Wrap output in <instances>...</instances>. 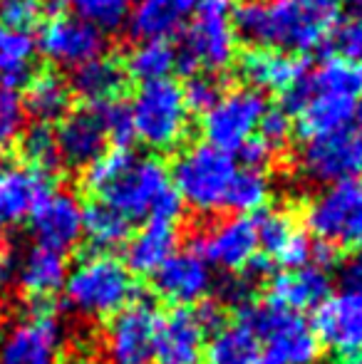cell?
<instances>
[{
  "label": "cell",
  "instance_id": "cell-10",
  "mask_svg": "<svg viewBox=\"0 0 362 364\" xmlns=\"http://www.w3.org/2000/svg\"><path fill=\"white\" fill-rule=\"evenodd\" d=\"M63 342V322L53 305L35 302L30 315L0 337V364H58Z\"/></svg>",
  "mask_w": 362,
  "mask_h": 364
},
{
  "label": "cell",
  "instance_id": "cell-7",
  "mask_svg": "<svg viewBox=\"0 0 362 364\" xmlns=\"http://www.w3.org/2000/svg\"><path fill=\"white\" fill-rule=\"evenodd\" d=\"M134 139L154 151H171L188 129V109L181 87L171 80L144 82L129 105Z\"/></svg>",
  "mask_w": 362,
  "mask_h": 364
},
{
  "label": "cell",
  "instance_id": "cell-30",
  "mask_svg": "<svg viewBox=\"0 0 362 364\" xmlns=\"http://www.w3.org/2000/svg\"><path fill=\"white\" fill-rule=\"evenodd\" d=\"M35 45L33 35L28 33H0V85L18 90L33 80L35 70Z\"/></svg>",
  "mask_w": 362,
  "mask_h": 364
},
{
  "label": "cell",
  "instance_id": "cell-51",
  "mask_svg": "<svg viewBox=\"0 0 362 364\" xmlns=\"http://www.w3.org/2000/svg\"><path fill=\"white\" fill-rule=\"evenodd\" d=\"M345 3H348L358 15H362V0H345Z\"/></svg>",
  "mask_w": 362,
  "mask_h": 364
},
{
  "label": "cell",
  "instance_id": "cell-21",
  "mask_svg": "<svg viewBox=\"0 0 362 364\" xmlns=\"http://www.w3.org/2000/svg\"><path fill=\"white\" fill-rule=\"evenodd\" d=\"M55 139H58L60 161L78 168H87L90 164H95L107 146L105 129L92 109H80L65 117L60 122V129L55 132Z\"/></svg>",
  "mask_w": 362,
  "mask_h": 364
},
{
  "label": "cell",
  "instance_id": "cell-1",
  "mask_svg": "<svg viewBox=\"0 0 362 364\" xmlns=\"http://www.w3.org/2000/svg\"><path fill=\"white\" fill-rule=\"evenodd\" d=\"M85 188L124 218L171 220L181 216V198L171 186L164 164L151 156H137L127 149L102 154L85 168Z\"/></svg>",
  "mask_w": 362,
  "mask_h": 364
},
{
  "label": "cell",
  "instance_id": "cell-14",
  "mask_svg": "<svg viewBox=\"0 0 362 364\" xmlns=\"http://www.w3.org/2000/svg\"><path fill=\"white\" fill-rule=\"evenodd\" d=\"M300 168L315 183L358 181L362 173V136L355 132H335V134L313 136L300 151Z\"/></svg>",
  "mask_w": 362,
  "mask_h": 364
},
{
  "label": "cell",
  "instance_id": "cell-49",
  "mask_svg": "<svg viewBox=\"0 0 362 364\" xmlns=\"http://www.w3.org/2000/svg\"><path fill=\"white\" fill-rule=\"evenodd\" d=\"M353 119L362 127V92H360L358 100H355V117H353Z\"/></svg>",
  "mask_w": 362,
  "mask_h": 364
},
{
  "label": "cell",
  "instance_id": "cell-3",
  "mask_svg": "<svg viewBox=\"0 0 362 364\" xmlns=\"http://www.w3.org/2000/svg\"><path fill=\"white\" fill-rule=\"evenodd\" d=\"M63 290L68 305L90 320L115 317L137 300L132 273L110 253H92L80 260L68 273Z\"/></svg>",
  "mask_w": 362,
  "mask_h": 364
},
{
  "label": "cell",
  "instance_id": "cell-9",
  "mask_svg": "<svg viewBox=\"0 0 362 364\" xmlns=\"http://www.w3.org/2000/svg\"><path fill=\"white\" fill-rule=\"evenodd\" d=\"M266 112V95L253 87L223 92L221 100L206 114H201V132L206 136V144L233 156L248 139L256 136L258 124Z\"/></svg>",
  "mask_w": 362,
  "mask_h": 364
},
{
  "label": "cell",
  "instance_id": "cell-29",
  "mask_svg": "<svg viewBox=\"0 0 362 364\" xmlns=\"http://www.w3.org/2000/svg\"><path fill=\"white\" fill-rule=\"evenodd\" d=\"M82 235L97 253H110L119 245L129 243L132 220L102 201H92L82 208Z\"/></svg>",
  "mask_w": 362,
  "mask_h": 364
},
{
  "label": "cell",
  "instance_id": "cell-26",
  "mask_svg": "<svg viewBox=\"0 0 362 364\" xmlns=\"http://www.w3.org/2000/svg\"><path fill=\"white\" fill-rule=\"evenodd\" d=\"M124 85H127L124 68H122L117 60L102 55V58L73 70L70 90H73V95H78L80 100L97 107V105H105V102L119 100Z\"/></svg>",
  "mask_w": 362,
  "mask_h": 364
},
{
  "label": "cell",
  "instance_id": "cell-5",
  "mask_svg": "<svg viewBox=\"0 0 362 364\" xmlns=\"http://www.w3.org/2000/svg\"><path fill=\"white\" fill-rule=\"evenodd\" d=\"M238 173V164L231 154L211 144H193L183 149L171 166V186L181 203L198 213H216L226 208L231 183Z\"/></svg>",
  "mask_w": 362,
  "mask_h": 364
},
{
  "label": "cell",
  "instance_id": "cell-39",
  "mask_svg": "<svg viewBox=\"0 0 362 364\" xmlns=\"http://www.w3.org/2000/svg\"><path fill=\"white\" fill-rule=\"evenodd\" d=\"M181 95L183 102H186V109L188 112H198V114H206L223 95V87L221 80L216 75H201V73H193L188 75L186 85L181 87Z\"/></svg>",
  "mask_w": 362,
  "mask_h": 364
},
{
  "label": "cell",
  "instance_id": "cell-8",
  "mask_svg": "<svg viewBox=\"0 0 362 364\" xmlns=\"http://www.w3.org/2000/svg\"><path fill=\"white\" fill-rule=\"evenodd\" d=\"M305 225L328 245L362 250V181L328 186L305 208Z\"/></svg>",
  "mask_w": 362,
  "mask_h": 364
},
{
  "label": "cell",
  "instance_id": "cell-25",
  "mask_svg": "<svg viewBox=\"0 0 362 364\" xmlns=\"http://www.w3.org/2000/svg\"><path fill=\"white\" fill-rule=\"evenodd\" d=\"M201 0H134L129 13V30L134 38L166 40L181 28L183 18L193 15Z\"/></svg>",
  "mask_w": 362,
  "mask_h": 364
},
{
  "label": "cell",
  "instance_id": "cell-19",
  "mask_svg": "<svg viewBox=\"0 0 362 364\" xmlns=\"http://www.w3.org/2000/svg\"><path fill=\"white\" fill-rule=\"evenodd\" d=\"M53 193L50 173L30 166H8L0 168V220L30 218V213Z\"/></svg>",
  "mask_w": 362,
  "mask_h": 364
},
{
  "label": "cell",
  "instance_id": "cell-28",
  "mask_svg": "<svg viewBox=\"0 0 362 364\" xmlns=\"http://www.w3.org/2000/svg\"><path fill=\"white\" fill-rule=\"evenodd\" d=\"M203 364H263L261 340L246 325H223L203 347Z\"/></svg>",
  "mask_w": 362,
  "mask_h": 364
},
{
  "label": "cell",
  "instance_id": "cell-46",
  "mask_svg": "<svg viewBox=\"0 0 362 364\" xmlns=\"http://www.w3.org/2000/svg\"><path fill=\"white\" fill-rule=\"evenodd\" d=\"M340 283L345 290H362V250L350 253L340 265Z\"/></svg>",
  "mask_w": 362,
  "mask_h": 364
},
{
  "label": "cell",
  "instance_id": "cell-34",
  "mask_svg": "<svg viewBox=\"0 0 362 364\" xmlns=\"http://www.w3.org/2000/svg\"><path fill=\"white\" fill-rule=\"evenodd\" d=\"M75 18L95 25L102 33H115L129 20L134 0H68Z\"/></svg>",
  "mask_w": 362,
  "mask_h": 364
},
{
  "label": "cell",
  "instance_id": "cell-44",
  "mask_svg": "<svg viewBox=\"0 0 362 364\" xmlns=\"http://www.w3.org/2000/svg\"><path fill=\"white\" fill-rule=\"evenodd\" d=\"M236 156L241 159L243 168H261V171H263V166L271 161L273 151L266 144H263L258 136H253V139H248L246 144L238 149Z\"/></svg>",
  "mask_w": 362,
  "mask_h": 364
},
{
  "label": "cell",
  "instance_id": "cell-45",
  "mask_svg": "<svg viewBox=\"0 0 362 364\" xmlns=\"http://www.w3.org/2000/svg\"><path fill=\"white\" fill-rule=\"evenodd\" d=\"M251 292H253V285L248 278H243V275H233V278L223 280L221 283V297L226 302H231V305H248L251 302Z\"/></svg>",
  "mask_w": 362,
  "mask_h": 364
},
{
  "label": "cell",
  "instance_id": "cell-41",
  "mask_svg": "<svg viewBox=\"0 0 362 364\" xmlns=\"http://www.w3.org/2000/svg\"><path fill=\"white\" fill-rule=\"evenodd\" d=\"M293 134V117L283 109V107H268V112L263 114L261 124H258V139L263 141L271 151L285 146Z\"/></svg>",
  "mask_w": 362,
  "mask_h": 364
},
{
  "label": "cell",
  "instance_id": "cell-53",
  "mask_svg": "<svg viewBox=\"0 0 362 364\" xmlns=\"http://www.w3.org/2000/svg\"><path fill=\"white\" fill-rule=\"evenodd\" d=\"M313 364H318V362H313Z\"/></svg>",
  "mask_w": 362,
  "mask_h": 364
},
{
  "label": "cell",
  "instance_id": "cell-52",
  "mask_svg": "<svg viewBox=\"0 0 362 364\" xmlns=\"http://www.w3.org/2000/svg\"><path fill=\"white\" fill-rule=\"evenodd\" d=\"M3 228H5V223L0 220V243H3V235H5V233H3Z\"/></svg>",
  "mask_w": 362,
  "mask_h": 364
},
{
  "label": "cell",
  "instance_id": "cell-42",
  "mask_svg": "<svg viewBox=\"0 0 362 364\" xmlns=\"http://www.w3.org/2000/svg\"><path fill=\"white\" fill-rule=\"evenodd\" d=\"M330 43H333L338 58L350 60L362 68V15H355L353 20L338 25Z\"/></svg>",
  "mask_w": 362,
  "mask_h": 364
},
{
  "label": "cell",
  "instance_id": "cell-31",
  "mask_svg": "<svg viewBox=\"0 0 362 364\" xmlns=\"http://www.w3.org/2000/svg\"><path fill=\"white\" fill-rule=\"evenodd\" d=\"M174 68H176V48H171L166 40H144L127 58V75L139 80L142 85L144 82L169 80Z\"/></svg>",
  "mask_w": 362,
  "mask_h": 364
},
{
  "label": "cell",
  "instance_id": "cell-13",
  "mask_svg": "<svg viewBox=\"0 0 362 364\" xmlns=\"http://www.w3.org/2000/svg\"><path fill=\"white\" fill-rule=\"evenodd\" d=\"M35 45L53 65L75 70L105 55L107 35L75 15H55L43 25Z\"/></svg>",
  "mask_w": 362,
  "mask_h": 364
},
{
  "label": "cell",
  "instance_id": "cell-36",
  "mask_svg": "<svg viewBox=\"0 0 362 364\" xmlns=\"http://www.w3.org/2000/svg\"><path fill=\"white\" fill-rule=\"evenodd\" d=\"M28 122V112L23 105V95L18 90L0 85V154L10 151L20 141Z\"/></svg>",
  "mask_w": 362,
  "mask_h": 364
},
{
  "label": "cell",
  "instance_id": "cell-37",
  "mask_svg": "<svg viewBox=\"0 0 362 364\" xmlns=\"http://www.w3.org/2000/svg\"><path fill=\"white\" fill-rule=\"evenodd\" d=\"M256 230H258V248L266 250L271 258H278L280 250L298 233L293 218L283 211H261L256 216Z\"/></svg>",
  "mask_w": 362,
  "mask_h": 364
},
{
  "label": "cell",
  "instance_id": "cell-22",
  "mask_svg": "<svg viewBox=\"0 0 362 364\" xmlns=\"http://www.w3.org/2000/svg\"><path fill=\"white\" fill-rule=\"evenodd\" d=\"M68 260L43 245H33L23 253L15 265L18 285L33 297V302H50V297L65 288L68 280Z\"/></svg>",
  "mask_w": 362,
  "mask_h": 364
},
{
  "label": "cell",
  "instance_id": "cell-35",
  "mask_svg": "<svg viewBox=\"0 0 362 364\" xmlns=\"http://www.w3.org/2000/svg\"><path fill=\"white\" fill-rule=\"evenodd\" d=\"M20 154L28 161L30 168L50 173L53 168H58L60 164V151H58V139L55 132L48 124H33L30 129L23 132L20 136Z\"/></svg>",
  "mask_w": 362,
  "mask_h": 364
},
{
  "label": "cell",
  "instance_id": "cell-15",
  "mask_svg": "<svg viewBox=\"0 0 362 364\" xmlns=\"http://www.w3.org/2000/svg\"><path fill=\"white\" fill-rule=\"evenodd\" d=\"M315 335L343 357L362 352V290L333 295L315 310Z\"/></svg>",
  "mask_w": 362,
  "mask_h": 364
},
{
  "label": "cell",
  "instance_id": "cell-20",
  "mask_svg": "<svg viewBox=\"0 0 362 364\" xmlns=\"http://www.w3.org/2000/svg\"><path fill=\"white\" fill-rule=\"evenodd\" d=\"M241 77L258 92H288L305 77V63L298 55L280 50H248L238 63Z\"/></svg>",
  "mask_w": 362,
  "mask_h": 364
},
{
  "label": "cell",
  "instance_id": "cell-16",
  "mask_svg": "<svg viewBox=\"0 0 362 364\" xmlns=\"http://www.w3.org/2000/svg\"><path fill=\"white\" fill-rule=\"evenodd\" d=\"M30 230L38 240L35 245L65 255L82 238V206L73 193L53 191L30 213Z\"/></svg>",
  "mask_w": 362,
  "mask_h": 364
},
{
  "label": "cell",
  "instance_id": "cell-27",
  "mask_svg": "<svg viewBox=\"0 0 362 364\" xmlns=\"http://www.w3.org/2000/svg\"><path fill=\"white\" fill-rule=\"evenodd\" d=\"M25 90L23 105L25 112L35 119V124H53L63 122L73 107V90L70 82H65L58 73L33 75Z\"/></svg>",
  "mask_w": 362,
  "mask_h": 364
},
{
  "label": "cell",
  "instance_id": "cell-11",
  "mask_svg": "<svg viewBox=\"0 0 362 364\" xmlns=\"http://www.w3.org/2000/svg\"><path fill=\"white\" fill-rule=\"evenodd\" d=\"M159 320L149 300H134L110 317L105 332L107 364H154Z\"/></svg>",
  "mask_w": 362,
  "mask_h": 364
},
{
  "label": "cell",
  "instance_id": "cell-24",
  "mask_svg": "<svg viewBox=\"0 0 362 364\" xmlns=\"http://www.w3.org/2000/svg\"><path fill=\"white\" fill-rule=\"evenodd\" d=\"M330 297V275L318 265L285 270L271 280V302L285 310H318Z\"/></svg>",
  "mask_w": 362,
  "mask_h": 364
},
{
  "label": "cell",
  "instance_id": "cell-40",
  "mask_svg": "<svg viewBox=\"0 0 362 364\" xmlns=\"http://www.w3.org/2000/svg\"><path fill=\"white\" fill-rule=\"evenodd\" d=\"M43 15L40 0H0V25L8 33H28Z\"/></svg>",
  "mask_w": 362,
  "mask_h": 364
},
{
  "label": "cell",
  "instance_id": "cell-47",
  "mask_svg": "<svg viewBox=\"0 0 362 364\" xmlns=\"http://www.w3.org/2000/svg\"><path fill=\"white\" fill-rule=\"evenodd\" d=\"M198 325L203 327V332H216L223 327V310L218 302H201V305L193 310Z\"/></svg>",
  "mask_w": 362,
  "mask_h": 364
},
{
  "label": "cell",
  "instance_id": "cell-18",
  "mask_svg": "<svg viewBox=\"0 0 362 364\" xmlns=\"http://www.w3.org/2000/svg\"><path fill=\"white\" fill-rule=\"evenodd\" d=\"M203 327L193 310L174 307L159 320L154 345V364H201L203 362Z\"/></svg>",
  "mask_w": 362,
  "mask_h": 364
},
{
  "label": "cell",
  "instance_id": "cell-50",
  "mask_svg": "<svg viewBox=\"0 0 362 364\" xmlns=\"http://www.w3.org/2000/svg\"><path fill=\"white\" fill-rule=\"evenodd\" d=\"M343 364H362V352H358V355L345 357V362H343Z\"/></svg>",
  "mask_w": 362,
  "mask_h": 364
},
{
  "label": "cell",
  "instance_id": "cell-23",
  "mask_svg": "<svg viewBox=\"0 0 362 364\" xmlns=\"http://www.w3.org/2000/svg\"><path fill=\"white\" fill-rule=\"evenodd\" d=\"M179 248V228L171 220L151 218L127 243V270L137 275H154Z\"/></svg>",
  "mask_w": 362,
  "mask_h": 364
},
{
  "label": "cell",
  "instance_id": "cell-38",
  "mask_svg": "<svg viewBox=\"0 0 362 364\" xmlns=\"http://www.w3.org/2000/svg\"><path fill=\"white\" fill-rule=\"evenodd\" d=\"M92 112H95V117L100 119L107 141H115L119 149H124L127 144L134 141V124H132L129 105L115 100V102H105V105L92 107Z\"/></svg>",
  "mask_w": 362,
  "mask_h": 364
},
{
  "label": "cell",
  "instance_id": "cell-43",
  "mask_svg": "<svg viewBox=\"0 0 362 364\" xmlns=\"http://www.w3.org/2000/svg\"><path fill=\"white\" fill-rule=\"evenodd\" d=\"M275 260H278V263L283 265L285 270L305 268V265H310V260H313V240L298 230V233L290 238V243L285 245L283 250H280Z\"/></svg>",
  "mask_w": 362,
  "mask_h": 364
},
{
  "label": "cell",
  "instance_id": "cell-4",
  "mask_svg": "<svg viewBox=\"0 0 362 364\" xmlns=\"http://www.w3.org/2000/svg\"><path fill=\"white\" fill-rule=\"evenodd\" d=\"M238 317L261 340L263 364H313L318 360L320 340L300 312L268 300L238 307Z\"/></svg>",
  "mask_w": 362,
  "mask_h": 364
},
{
  "label": "cell",
  "instance_id": "cell-32",
  "mask_svg": "<svg viewBox=\"0 0 362 364\" xmlns=\"http://www.w3.org/2000/svg\"><path fill=\"white\" fill-rule=\"evenodd\" d=\"M305 85L315 92H333L358 100L362 92V68L333 55L325 58L310 75H305Z\"/></svg>",
  "mask_w": 362,
  "mask_h": 364
},
{
  "label": "cell",
  "instance_id": "cell-33",
  "mask_svg": "<svg viewBox=\"0 0 362 364\" xmlns=\"http://www.w3.org/2000/svg\"><path fill=\"white\" fill-rule=\"evenodd\" d=\"M271 196V181L261 168H238L226 198V208L236 216L261 213Z\"/></svg>",
  "mask_w": 362,
  "mask_h": 364
},
{
  "label": "cell",
  "instance_id": "cell-12",
  "mask_svg": "<svg viewBox=\"0 0 362 364\" xmlns=\"http://www.w3.org/2000/svg\"><path fill=\"white\" fill-rule=\"evenodd\" d=\"M191 250L206 265H216L221 270H246L258 255V230L256 218L231 216L226 220L211 223L193 238Z\"/></svg>",
  "mask_w": 362,
  "mask_h": 364
},
{
  "label": "cell",
  "instance_id": "cell-2",
  "mask_svg": "<svg viewBox=\"0 0 362 364\" xmlns=\"http://www.w3.org/2000/svg\"><path fill=\"white\" fill-rule=\"evenodd\" d=\"M231 18L246 43L303 55L333 38L340 25V0H246Z\"/></svg>",
  "mask_w": 362,
  "mask_h": 364
},
{
  "label": "cell",
  "instance_id": "cell-48",
  "mask_svg": "<svg viewBox=\"0 0 362 364\" xmlns=\"http://www.w3.org/2000/svg\"><path fill=\"white\" fill-rule=\"evenodd\" d=\"M40 3H43V13L48 10L55 18V15H63V8L68 5V0H40Z\"/></svg>",
  "mask_w": 362,
  "mask_h": 364
},
{
  "label": "cell",
  "instance_id": "cell-17",
  "mask_svg": "<svg viewBox=\"0 0 362 364\" xmlns=\"http://www.w3.org/2000/svg\"><path fill=\"white\" fill-rule=\"evenodd\" d=\"M211 270L193 250H176L154 273V290L176 307L196 305L211 290Z\"/></svg>",
  "mask_w": 362,
  "mask_h": 364
},
{
  "label": "cell",
  "instance_id": "cell-6",
  "mask_svg": "<svg viewBox=\"0 0 362 364\" xmlns=\"http://www.w3.org/2000/svg\"><path fill=\"white\" fill-rule=\"evenodd\" d=\"M228 0H201L193 20L176 48V68L193 75L198 68L221 73L236 55V30Z\"/></svg>",
  "mask_w": 362,
  "mask_h": 364
}]
</instances>
